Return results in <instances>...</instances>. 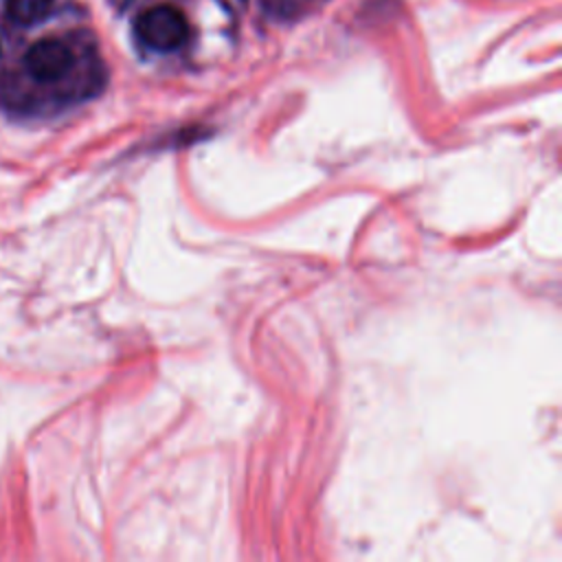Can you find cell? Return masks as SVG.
Wrapping results in <instances>:
<instances>
[{
	"label": "cell",
	"instance_id": "obj_1",
	"mask_svg": "<svg viewBox=\"0 0 562 562\" xmlns=\"http://www.w3.org/2000/svg\"><path fill=\"white\" fill-rule=\"evenodd\" d=\"M134 31L147 48H154L158 53H171L187 42L189 22L180 9L171 4H156L145 9L136 18Z\"/></svg>",
	"mask_w": 562,
	"mask_h": 562
},
{
	"label": "cell",
	"instance_id": "obj_2",
	"mask_svg": "<svg viewBox=\"0 0 562 562\" xmlns=\"http://www.w3.org/2000/svg\"><path fill=\"white\" fill-rule=\"evenodd\" d=\"M72 64H75L72 50L57 37L37 40L24 55L26 72L42 83H50L66 77Z\"/></svg>",
	"mask_w": 562,
	"mask_h": 562
},
{
	"label": "cell",
	"instance_id": "obj_3",
	"mask_svg": "<svg viewBox=\"0 0 562 562\" xmlns=\"http://www.w3.org/2000/svg\"><path fill=\"white\" fill-rule=\"evenodd\" d=\"M53 9V0H7V15L11 22L31 26L48 18Z\"/></svg>",
	"mask_w": 562,
	"mask_h": 562
}]
</instances>
